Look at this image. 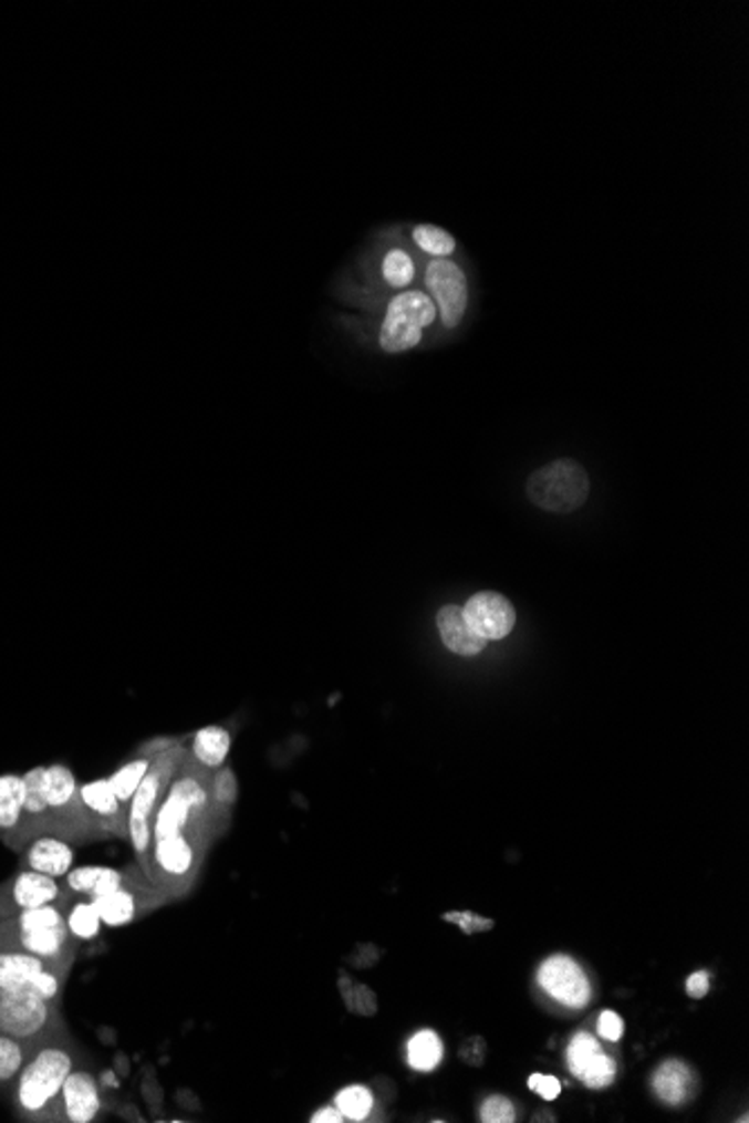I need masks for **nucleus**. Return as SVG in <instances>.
<instances>
[{
	"label": "nucleus",
	"instance_id": "27",
	"mask_svg": "<svg viewBox=\"0 0 749 1123\" xmlns=\"http://www.w3.org/2000/svg\"><path fill=\"white\" fill-rule=\"evenodd\" d=\"M335 1105L344 1112L346 1121H366L373 1112V1092L364 1085H349L335 1096Z\"/></svg>",
	"mask_w": 749,
	"mask_h": 1123
},
{
	"label": "nucleus",
	"instance_id": "37",
	"mask_svg": "<svg viewBox=\"0 0 749 1123\" xmlns=\"http://www.w3.org/2000/svg\"><path fill=\"white\" fill-rule=\"evenodd\" d=\"M528 1085H530V1090H532V1092L541 1094V1096H543V1099H548V1101L556 1099V1096H559V1092H561V1083H559L554 1077H545V1074H532V1077H530V1081H528Z\"/></svg>",
	"mask_w": 749,
	"mask_h": 1123
},
{
	"label": "nucleus",
	"instance_id": "19",
	"mask_svg": "<svg viewBox=\"0 0 749 1123\" xmlns=\"http://www.w3.org/2000/svg\"><path fill=\"white\" fill-rule=\"evenodd\" d=\"M653 1090L667 1105H685L698 1094V1077L683 1061H664L653 1074Z\"/></svg>",
	"mask_w": 749,
	"mask_h": 1123
},
{
	"label": "nucleus",
	"instance_id": "35",
	"mask_svg": "<svg viewBox=\"0 0 749 1123\" xmlns=\"http://www.w3.org/2000/svg\"><path fill=\"white\" fill-rule=\"evenodd\" d=\"M485 1057H487V1043H485V1039H480V1036H471V1039H467L460 1048V1059L471 1068L482 1065Z\"/></svg>",
	"mask_w": 749,
	"mask_h": 1123
},
{
	"label": "nucleus",
	"instance_id": "34",
	"mask_svg": "<svg viewBox=\"0 0 749 1123\" xmlns=\"http://www.w3.org/2000/svg\"><path fill=\"white\" fill-rule=\"evenodd\" d=\"M597 1031H600L602 1039H606V1041L615 1043V1041H620V1039H622V1033H624V1022H622V1018H620L615 1011H611V1009H608V1011H604V1013L600 1016Z\"/></svg>",
	"mask_w": 749,
	"mask_h": 1123
},
{
	"label": "nucleus",
	"instance_id": "36",
	"mask_svg": "<svg viewBox=\"0 0 749 1123\" xmlns=\"http://www.w3.org/2000/svg\"><path fill=\"white\" fill-rule=\"evenodd\" d=\"M447 922H454V924H460L465 933H476V930H489L493 926L491 919H485V917H476L474 913H447L445 915Z\"/></svg>",
	"mask_w": 749,
	"mask_h": 1123
},
{
	"label": "nucleus",
	"instance_id": "7",
	"mask_svg": "<svg viewBox=\"0 0 749 1123\" xmlns=\"http://www.w3.org/2000/svg\"><path fill=\"white\" fill-rule=\"evenodd\" d=\"M70 971L54 967L19 948H0V989H32L61 1002Z\"/></svg>",
	"mask_w": 749,
	"mask_h": 1123
},
{
	"label": "nucleus",
	"instance_id": "5",
	"mask_svg": "<svg viewBox=\"0 0 749 1123\" xmlns=\"http://www.w3.org/2000/svg\"><path fill=\"white\" fill-rule=\"evenodd\" d=\"M528 498L543 511L570 513L589 500L591 478L570 458L548 462L528 480Z\"/></svg>",
	"mask_w": 749,
	"mask_h": 1123
},
{
	"label": "nucleus",
	"instance_id": "18",
	"mask_svg": "<svg viewBox=\"0 0 749 1123\" xmlns=\"http://www.w3.org/2000/svg\"><path fill=\"white\" fill-rule=\"evenodd\" d=\"M25 792L23 773H0V839L14 850L28 845Z\"/></svg>",
	"mask_w": 749,
	"mask_h": 1123
},
{
	"label": "nucleus",
	"instance_id": "30",
	"mask_svg": "<svg viewBox=\"0 0 749 1123\" xmlns=\"http://www.w3.org/2000/svg\"><path fill=\"white\" fill-rule=\"evenodd\" d=\"M340 989L344 996V1002L351 1011L362 1016H375L377 1013V998L371 987L366 985H353L349 976L340 978Z\"/></svg>",
	"mask_w": 749,
	"mask_h": 1123
},
{
	"label": "nucleus",
	"instance_id": "31",
	"mask_svg": "<svg viewBox=\"0 0 749 1123\" xmlns=\"http://www.w3.org/2000/svg\"><path fill=\"white\" fill-rule=\"evenodd\" d=\"M209 794H211V803L214 808H222V810H229L236 799H238V779L236 773L229 769V767H220L216 769L214 779L209 781Z\"/></svg>",
	"mask_w": 749,
	"mask_h": 1123
},
{
	"label": "nucleus",
	"instance_id": "6",
	"mask_svg": "<svg viewBox=\"0 0 749 1123\" xmlns=\"http://www.w3.org/2000/svg\"><path fill=\"white\" fill-rule=\"evenodd\" d=\"M174 781V760L169 756H159L153 760V767L144 776L142 786L137 788L135 797L128 801V817H126V834L135 850V856L139 861V869L144 871L150 848H153V817L155 810L166 794V788Z\"/></svg>",
	"mask_w": 749,
	"mask_h": 1123
},
{
	"label": "nucleus",
	"instance_id": "33",
	"mask_svg": "<svg viewBox=\"0 0 749 1123\" xmlns=\"http://www.w3.org/2000/svg\"><path fill=\"white\" fill-rule=\"evenodd\" d=\"M517 1119V1108L506 1096H489L480 1108V1121L485 1123H512Z\"/></svg>",
	"mask_w": 749,
	"mask_h": 1123
},
{
	"label": "nucleus",
	"instance_id": "16",
	"mask_svg": "<svg viewBox=\"0 0 749 1123\" xmlns=\"http://www.w3.org/2000/svg\"><path fill=\"white\" fill-rule=\"evenodd\" d=\"M74 859L76 850L67 839L56 834H39L23 848L21 869L59 880L74 869Z\"/></svg>",
	"mask_w": 749,
	"mask_h": 1123
},
{
	"label": "nucleus",
	"instance_id": "13",
	"mask_svg": "<svg viewBox=\"0 0 749 1123\" xmlns=\"http://www.w3.org/2000/svg\"><path fill=\"white\" fill-rule=\"evenodd\" d=\"M541 987L561 1005L581 1009L591 1000V985L586 974L568 956H552L539 971Z\"/></svg>",
	"mask_w": 749,
	"mask_h": 1123
},
{
	"label": "nucleus",
	"instance_id": "29",
	"mask_svg": "<svg viewBox=\"0 0 749 1123\" xmlns=\"http://www.w3.org/2000/svg\"><path fill=\"white\" fill-rule=\"evenodd\" d=\"M615 1070H617L615 1061L611 1057H606L604 1052H600L584 1068L576 1070L574 1077L584 1081L593 1090H604L615 1081Z\"/></svg>",
	"mask_w": 749,
	"mask_h": 1123
},
{
	"label": "nucleus",
	"instance_id": "14",
	"mask_svg": "<svg viewBox=\"0 0 749 1123\" xmlns=\"http://www.w3.org/2000/svg\"><path fill=\"white\" fill-rule=\"evenodd\" d=\"M150 884L142 869H108V866H79L65 875V891L76 897H102L126 886Z\"/></svg>",
	"mask_w": 749,
	"mask_h": 1123
},
{
	"label": "nucleus",
	"instance_id": "2",
	"mask_svg": "<svg viewBox=\"0 0 749 1123\" xmlns=\"http://www.w3.org/2000/svg\"><path fill=\"white\" fill-rule=\"evenodd\" d=\"M200 832L202 830H185L153 841L144 873L166 897H183L196 884L205 854Z\"/></svg>",
	"mask_w": 749,
	"mask_h": 1123
},
{
	"label": "nucleus",
	"instance_id": "39",
	"mask_svg": "<svg viewBox=\"0 0 749 1123\" xmlns=\"http://www.w3.org/2000/svg\"><path fill=\"white\" fill-rule=\"evenodd\" d=\"M312 1123H344L346 1116L344 1112L337 1108V1105H327V1108H321L316 1110L312 1116H310Z\"/></svg>",
	"mask_w": 749,
	"mask_h": 1123
},
{
	"label": "nucleus",
	"instance_id": "10",
	"mask_svg": "<svg viewBox=\"0 0 749 1123\" xmlns=\"http://www.w3.org/2000/svg\"><path fill=\"white\" fill-rule=\"evenodd\" d=\"M427 288L436 299V310L445 327L460 325L469 303V288L462 270L449 258H436L427 268Z\"/></svg>",
	"mask_w": 749,
	"mask_h": 1123
},
{
	"label": "nucleus",
	"instance_id": "23",
	"mask_svg": "<svg viewBox=\"0 0 749 1123\" xmlns=\"http://www.w3.org/2000/svg\"><path fill=\"white\" fill-rule=\"evenodd\" d=\"M443 1061V1043L438 1033L423 1029L408 1041V1065L415 1072H431Z\"/></svg>",
	"mask_w": 749,
	"mask_h": 1123
},
{
	"label": "nucleus",
	"instance_id": "21",
	"mask_svg": "<svg viewBox=\"0 0 749 1123\" xmlns=\"http://www.w3.org/2000/svg\"><path fill=\"white\" fill-rule=\"evenodd\" d=\"M231 751V734L220 725H207L191 738V758L202 769H220Z\"/></svg>",
	"mask_w": 749,
	"mask_h": 1123
},
{
	"label": "nucleus",
	"instance_id": "22",
	"mask_svg": "<svg viewBox=\"0 0 749 1123\" xmlns=\"http://www.w3.org/2000/svg\"><path fill=\"white\" fill-rule=\"evenodd\" d=\"M102 917L91 897L72 895L65 902V928L76 942H93L102 933Z\"/></svg>",
	"mask_w": 749,
	"mask_h": 1123
},
{
	"label": "nucleus",
	"instance_id": "9",
	"mask_svg": "<svg viewBox=\"0 0 749 1123\" xmlns=\"http://www.w3.org/2000/svg\"><path fill=\"white\" fill-rule=\"evenodd\" d=\"M70 897L72 895L65 891V886L54 877L23 869L0 884V919L25 908L65 904Z\"/></svg>",
	"mask_w": 749,
	"mask_h": 1123
},
{
	"label": "nucleus",
	"instance_id": "12",
	"mask_svg": "<svg viewBox=\"0 0 749 1123\" xmlns=\"http://www.w3.org/2000/svg\"><path fill=\"white\" fill-rule=\"evenodd\" d=\"M91 900H93L104 926L119 928V926L133 924L137 917L157 908L166 900V895L162 891H157L153 884H144V886H126V888L113 891L102 897H91Z\"/></svg>",
	"mask_w": 749,
	"mask_h": 1123
},
{
	"label": "nucleus",
	"instance_id": "28",
	"mask_svg": "<svg viewBox=\"0 0 749 1123\" xmlns=\"http://www.w3.org/2000/svg\"><path fill=\"white\" fill-rule=\"evenodd\" d=\"M413 242L418 245L425 253L429 256H436V258H449L456 249V238L436 227V225H418L413 229Z\"/></svg>",
	"mask_w": 749,
	"mask_h": 1123
},
{
	"label": "nucleus",
	"instance_id": "26",
	"mask_svg": "<svg viewBox=\"0 0 749 1123\" xmlns=\"http://www.w3.org/2000/svg\"><path fill=\"white\" fill-rule=\"evenodd\" d=\"M32 1048L0 1031V1088L8 1090L21 1074Z\"/></svg>",
	"mask_w": 749,
	"mask_h": 1123
},
{
	"label": "nucleus",
	"instance_id": "11",
	"mask_svg": "<svg viewBox=\"0 0 749 1123\" xmlns=\"http://www.w3.org/2000/svg\"><path fill=\"white\" fill-rule=\"evenodd\" d=\"M462 613L474 633L485 642L506 640L517 624V611L510 599L498 592H478L469 596Z\"/></svg>",
	"mask_w": 749,
	"mask_h": 1123
},
{
	"label": "nucleus",
	"instance_id": "25",
	"mask_svg": "<svg viewBox=\"0 0 749 1123\" xmlns=\"http://www.w3.org/2000/svg\"><path fill=\"white\" fill-rule=\"evenodd\" d=\"M379 277L393 290H406L415 281V263L408 251L393 247L384 251L379 261Z\"/></svg>",
	"mask_w": 749,
	"mask_h": 1123
},
{
	"label": "nucleus",
	"instance_id": "3",
	"mask_svg": "<svg viewBox=\"0 0 749 1123\" xmlns=\"http://www.w3.org/2000/svg\"><path fill=\"white\" fill-rule=\"evenodd\" d=\"M0 1031L34 1050L67 1029L61 1002L48 1000L32 989H0Z\"/></svg>",
	"mask_w": 749,
	"mask_h": 1123
},
{
	"label": "nucleus",
	"instance_id": "8",
	"mask_svg": "<svg viewBox=\"0 0 749 1123\" xmlns=\"http://www.w3.org/2000/svg\"><path fill=\"white\" fill-rule=\"evenodd\" d=\"M76 944L67 928L21 930L0 922V948H19L67 971H72L76 958Z\"/></svg>",
	"mask_w": 749,
	"mask_h": 1123
},
{
	"label": "nucleus",
	"instance_id": "15",
	"mask_svg": "<svg viewBox=\"0 0 749 1123\" xmlns=\"http://www.w3.org/2000/svg\"><path fill=\"white\" fill-rule=\"evenodd\" d=\"M102 1112V1088L89 1068H74L61 1088V1121L93 1123Z\"/></svg>",
	"mask_w": 749,
	"mask_h": 1123
},
{
	"label": "nucleus",
	"instance_id": "32",
	"mask_svg": "<svg viewBox=\"0 0 749 1123\" xmlns=\"http://www.w3.org/2000/svg\"><path fill=\"white\" fill-rule=\"evenodd\" d=\"M600 1052H602V1048H600L597 1039H593L591 1033H586V1031L576 1033L574 1039H572V1043H570V1048H568V1065H570V1072L574 1074L576 1070L584 1068V1065H586V1063H589L595 1054H600Z\"/></svg>",
	"mask_w": 749,
	"mask_h": 1123
},
{
	"label": "nucleus",
	"instance_id": "24",
	"mask_svg": "<svg viewBox=\"0 0 749 1123\" xmlns=\"http://www.w3.org/2000/svg\"><path fill=\"white\" fill-rule=\"evenodd\" d=\"M153 760H155V758H150V756H139V758H133V760L124 762L122 767H117V769L108 776V781H111V786H113V790H115L117 799H119L124 805H128V801L135 797L137 788H139V786H142V781H144V776H146V773H148V769L153 767Z\"/></svg>",
	"mask_w": 749,
	"mask_h": 1123
},
{
	"label": "nucleus",
	"instance_id": "38",
	"mask_svg": "<svg viewBox=\"0 0 749 1123\" xmlns=\"http://www.w3.org/2000/svg\"><path fill=\"white\" fill-rule=\"evenodd\" d=\"M709 991V976L705 971H696L687 980V994L691 998H705Z\"/></svg>",
	"mask_w": 749,
	"mask_h": 1123
},
{
	"label": "nucleus",
	"instance_id": "20",
	"mask_svg": "<svg viewBox=\"0 0 749 1123\" xmlns=\"http://www.w3.org/2000/svg\"><path fill=\"white\" fill-rule=\"evenodd\" d=\"M436 624H438V633H440L445 648H449L456 655L474 657V655L482 653V648L487 646V642L482 637H478L474 633V628L467 624L462 609L454 606V603H449V606H443L438 611Z\"/></svg>",
	"mask_w": 749,
	"mask_h": 1123
},
{
	"label": "nucleus",
	"instance_id": "4",
	"mask_svg": "<svg viewBox=\"0 0 749 1123\" xmlns=\"http://www.w3.org/2000/svg\"><path fill=\"white\" fill-rule=\"evenodd\" d=\"M436 303L420 290H404L395 294L379 323L377 343L386 355H399L413 351L423 341L425 327L436 321Z\"/></svg>",
	"mask_w": 749,
	"mask_h": 1123
},
{
	"label": "nucleus",
	"instance_id": "17",
	"mask_svg": "<svg viewBox=\"0 0 749 1123\" xmlns=\"http://www.w3.org/2000/svg\"><path fill=\"white\" fill-rule=\"evenodd\" d=\"M79 801H81L83 810H86L89 819L93 821V825L97 828V832L126 836L122 832L126 828V821L122 814L126 805L117 799V794L108 781V776L79 786Z\"/></svg>",
	"mask_w": 749,
	"mask_h": 1123
},
{
	"label": "nucleus",
	"instance_id": "1",
	"mask_svg": "<svg viewBox=\"0 0 749 1123\" xmlns=\"http://www.w3.org/2000/svg\"><path fill=\"white\" fill-rule=\"evenodd\" d=\"M76 1068V1048L67 1031L41 1043L28 1057L12 1085L14 1112L21 1121H61V1088Z\"/></svg>",
	"mask_w": 749,
	"mask_h": 1123
}]
</instances>
